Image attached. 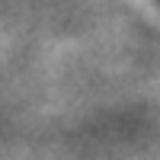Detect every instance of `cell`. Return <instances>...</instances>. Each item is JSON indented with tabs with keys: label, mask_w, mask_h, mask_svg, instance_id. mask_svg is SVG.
<instances>
[{
	"label": "cell",
	"mask_w": 160,
	"mask_h": 160,
	"mask_svg": "<svg viewBox=\"0 0 160 160\" xmlns=\"http://www.w3.org/2000/svg\"><path fill=\"white\" fill-rule=\"evenodd\" d=\"M157 3H160V0H157Z\"/></svg>",
	"instance_id": "6da1fadb"
}]
</instances>
